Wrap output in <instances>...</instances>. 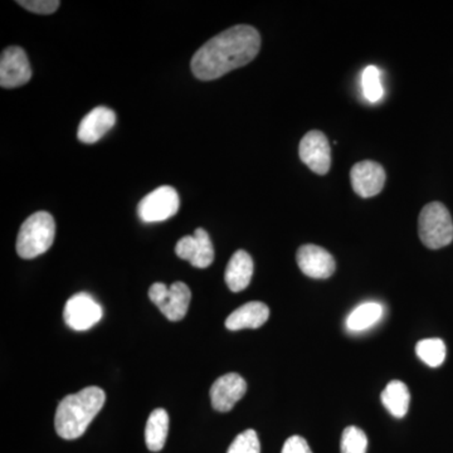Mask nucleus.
I'll use <instances>...</instances> for the list:
<instances>
[{
    "label": "nucleus",
    "instance_id": "1",
    "mask_svg": "<svg viewBox=\"0 0 453 453\" xmlns=\"http://www.w3.org/2000/svg\"><path fill=\"white\" fill-rule=\"evenodd\" d=\"M261 49V35L251 26L232 27L196 50L192 71L196 79L211 81L249 65Z\"/></svg>",
    "mask_w": 453,
    "mask_h": 453
},
{
    "label": "nucleus",
    "instance_id": "16",
    "mask_svg": "<svg viewBox=\"0 0 453 453\" xmlns=\"http://www.w3.org/2000/svg\"><path fill=\"white\" fill-rule=\"evenodd\" d=\"M253 275V261L251 256L240 250L232 256L226 267L225 280L229 290L243 291L249 288Z\"/></svg>",
    "mask_w": 453,
    "mask_h": 453
},
{
    "label": "nucleus",
    "instance_id": "5",
    "mask_svg": "<svg viewBox=\"0 0 453 453\" xmlns=\"http://www.w3.org/2000/svg\"><path fill=\"white\" fill-rule=\"evenodd\" d=\"M149 297L168 320L180 321L189 309L192 292L184 282L172 283L169 288L165 283L157 282L151 285Z\"/></svg>",
    "mask_w": 453,
    "mask_h": 453
},
{
    "label": "nucleus",
    "instance_id": "8",
    "mask_svg": "<svg viewBox=\"0 0 453 453\" xmlns=\"http://www.w3.org/2000/svg\"><path fill=\"white\" fill-rule=\"evenodd\" d=\"M32 77V68L25 50L18 46L8 47L0 57V86L16 88L26 85Z\"/></svg>",
    "mask_w": 453,
    "mask_h": 453
},
{
    "label": "nucleus",
    "instance_id": "6",
    "mask_svg": "<svg viewBox=\"0 0 453 453\" xmlns=\"http://www.w3.org/2000/svg\"><path fill=\"white\" fill-rule=\"evenodd\" d=\"M179 204L177 190L163 186L142 198L139 203L138 214L140 219L146 223L163 222L178 213Z\"/></svg>",
    "mask_w": 453,
    "mask_h": 453
},
{
    "label": "nucleus",
    "instance_id": "19",
    "mask_svg": "<svg viewBox=\"0 0 453 453\" xmlns=\"http://www.w3.org/2000/svg\"><path fill=\"white\" fill-rule=\"evenodd\" d=\"M383 308L378 303H365L357 306L347 319V327L350 332H363L380 320Z\"/></svg>",
    "mask_w": 453,
    "mask_h": 453
},
{
    "label": "nucleus",
    "instance_id": "11",
    "mask_svg": "<svg viewBox=\"0 0 453 453\" xmlns=\"http://www.w3.org/2000/svg\"><path fill=\"white\" fill-rule=\"evenodd\" d=\"M247 392L246 380L237 372H228L214 381L211 388V401L214 410L229 412Z\"/></svg>",
    "mask_w": 453,
    "mask_h": 453
},
{
    "label": "nucleus",
    "instance_id": "17",
    "mask_svg": "<svg viewBox=\"0 0 453 453\" xmlns=\"http://www.w3.org/2000/svg\"><path fill=\"white\" fill-rule=\"evenodd\" d=\"M169 432V414L163 408H157L149 416L145 427V443L151 452L162 451Z\"/></svg>",
    "mask_w": 453,
    "mask_h": 453
},
{
    "label": "nucleus",
    "instance_id": "12",
    "mask_svg": "<svg viewBox=\"0 0 453 453\" xmlns=\"http://www.w3.org/2000/svg\"><path fill=\"white\" fill-rule=\"evenodd\" d=\"M386 172L380 164L365 160L351 168L350 180L354 192L362 198L380 195L386 184Z\"/></svg>",
    "mask_w": 453,
    "mask_h": 453
},
{
    "label": "nucleus",
    "instance_id": "15",
    "mask_svg": "<svg viewBox=\"0 0 453 453\" xmlns=\"http://www.w3.org/2000/svg\"><path fill=\"white\" fill-rule=\"evenodd\" d=\"M270 318V309L259 301L244 303L226 319V327L232 332L242 329H258Z\"/></svg>",
    "mask_w": 453,
    "mask_h": 453
},
{
    "label": "nucleus",
    "instance_id": "21",
    "mask_svg": "<svg viewBox=\"0 0 453 453\" xmlns=\"http://www.w3.org/2000/svg\"><path fill=\"white\" fill-rule=\"evenodd\" d=\"M363 94L369 103L375 104L383 97L384 89L381 85L380 68L375 65H368L362 77Z\"/></svg>",
    "mask_w": 453,
    "mask_h": 453
},
{
    "label": "nucleus",
    "instance_id": "25",
    "mask_svg": "<svg viewBox=\"0 0 453 453\" xmlns=\"http://www.w3.org/2000/svg\"><path fill=\"white\" fill-rule=\"evenodd\" d=\"M281 453H312L309 443L305 438L300 436H292L286 440L285 445L282 447Z\"/></svg>",
    "mask_w": 453,
    "mask_h": 453
},
{
    "label": "nucleus",
    "instance_id": "13",
    "mask_svg": "<svg viewBox=\"0 0 453 453\" xmlns=\"http://www.w3.org/2000/svg\"><path fill=\"white\" fill-rule=\"evenodd\" d=\"M296 262L303 275L311 279H329L335 273V259L326 250L316 244L301 246L297 251Z\"/></svg>",
    "mask_w": 453,
    "mask_h": 453
},
{
    "label": "nucleus",
    "instance_id": "18",
    "mask_svg": "<svg viewBox=\"0 0 453 453\" xmlns=\"http://www.w3.org/2000/svg\"><path fill=\"white\" fill-rule=\"evenodd\" d=\"M381 403L393 417L403 418L410 410V389L403 381L392 380L381 393Z\"/></svg>",
    "mask_w": 453,
    "mask_h": 453
},
{
    "label": "nucleus",
    "instance_id": "10",
    "mask_svg": "<svg viewBox=\"0 0 453 453\" xmlns=\"http://www.w3.org/2000/svg\"><path fill=\"white\" fill-rule=\"evenodd\" d=\"M175 253L196 268L210 267L214 261L213 243L203 228H196L193 235L180 238L175 246Z\"/></svg>",
    "mask_w": 453,
    "mask_h": 453
},
{
    "label": "nucleus",
    "instance_id": "14",
    "mask_svg": "<svg viewBox=\"0 0 453 453\" xmlns=\"http://www.w3.org/2000/svg\"><path fill=\"white\" fill-rule=\"evenodd\" d=\"M116 113L106 106H98L83 118L77 136L85 144H95L112 129Z\"/></svg>",
    "mask_w": 453,
    "mask_h": 453
},
{
    "label": "nucleus",
    "instance_id": "7",
    "mask_svg": "<svg viewBox=\"0 0 453 453\" xmlns=\"http://www.w3.org/2000/svg\"><path fill=\"white\" fill-rule=\"evenodd\" d=\"M103 314L100 303L86 292L73 295L64 310L65 323L76 332L91 329L100 323Z\"/></svg>",
    "mask_w": 453,
    "mask_h": 453
},
{
    "label": "nucleus",
    "instance_id": "20",
    "mask_svg": "<svg viewBox=\"0 0 453 453\" xmlns=\"http://www.w3.org/2000/svg\"><path fill=\"white\" fill-rule=\"evenodd\" d=\"M416 353L425 365L431 368L442 365L446 359V345L441 339L421 340L416 345Z\"/></svg>",
    "mask_w": 453,
    "mask_h": 453
},
{
    "label": "nucleus",
    "instance_id": "3",
    "mask_svg": "<svg viewBox=\"0 0 453 453\" xmlns=\"http://www.w3.org/2000/svg\"><path fill=\"white\" fill-rule=\"evenodd\" d=\"M56 237V223L49 211H37L23 222L17 238V252L31 259L49 251Z\"/></svg>",
    "mask_w": 453,
    "mask_h": 453
},
{
    "label": "nucleus",
    "instance_id": "9",
    "mask_svg": "<svg viewBox=\"0 0 453 453\" xmlns=\"http://www.w3.org/2000/svg\"><path fill=\"white\" fill-rule=\"evenodd\" d=\"M301 160L319 175L326 174L332 165V150L329 142L321 131L312 130L300 142Z\"/></svg>",
    "mask_w": 453,
    "mask_h": 453
},
{
    "label": "nucleus",
    "instance_id": "23",
    "mask_svg": "<svg viewBox=\"0 0 453 453\" xmlns=\"http://www.w3.org/2000/svg\"><path fill=\"white\" fill-rule=\"evenodd\" d=\"M226 453H261V445L256 431L246 429L238 434Z\"/></svg>",
    "mask_w": 453,
    "mask_h": 453
},
{
    "label": "nucleus",
    "instance_id": "22",
    "mask_svg": "<svg viewBox=\"0 0 453 453\" xmlns=\"http://www.w3.org/2000/svg\"><path fill=\"white\" fill-rule=\"evenodd\" d=\"M368 449V437L362 429L347 427L342 432V453H366Z\"/></svg>",
    "mask_w": 453,
    "mask_h": 453
},
{
    "label": "nucleus",
    "instance_id": "24",
    "mask_svg": "<svg viewBox=\"0 0 453 453\" xmlns=\"http://www.w3.org/2000/svg\"><path fill=\"white\" fill-rule=\"evenodd\" d=\"M18 4L22 5L23 8H26L27 11H31L33 13L38 14H52L55 13L57 9H58L61 3L58 0H33V2H17Z\"/></svg>",
    "mask_w": 453,
    "mask_h": 453
},
{
    "label": "nucleus",
    "instance_id": "4",
    "mask_svg": "<svg viewBox=\"0 0 453 453\" xmlns=\"http://www.w3.org/2000/svg\"><path fill=\"white\" fill-rule=\"evenodd\" d=\"M418 234L428 249L438 250L453 241L451 214L442 203H429L423 208L418 219Z\"/></svg>",
    "mask_w": 453,
    "mask_h": 453
},
{
    "label": "nucleus",
    "instance_id": "2",
    "mask_svg": "<svg viewBox=\"0 0 453 453\" xmlns=\"http://www.w3.org/2000/svg\"><path fill=\"white\" fill-rule=\"evenodd\" d=\"M106 395L98 387H88L76 395L65 396L57 407L55 427L64 440H77L103 410Z\"/></svg>",
    "mask_w": 453,
    "mask_h": 453
}]
</instances>
